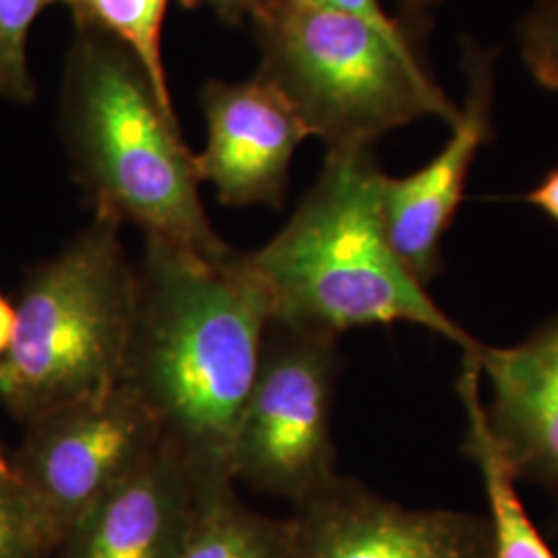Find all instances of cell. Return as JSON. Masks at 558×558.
Instances as JSON below:
<instances>
[{"label": "cell", "mask_w": 558, "mask_h": 558, "mask_svg": "<svg viewBox=\"0 0 558 558\" xmlns=\"http://www.w3.org/2000/svg\"><path fill=\"white\" fill-rule=\"evenodd\" d=\"M269 323L263 292L236 251L211 259L145 236L122 380L197 476L232 478V439Z\"/></svg>", "instance_id": "6da1fadb"}, {"label": "cell", "mask_w": 558, "mask_h": 558, "mask_svg": "<svg viewBox=\"0 0 558 558\" xmlns=\"http://www.w3.org/2000/svg\"><path fill=\"white\" fill-rule=\"evenodd\" d=\"M373 149L327 151L294 216L236 260L257 283L274 325L329 338L375 325H416L463 354L478 339L451 319L399 260L380 216Z\"/></svg>", "instance_id": "7a4b0ae2"}, {"label": "cell", "mask_w": 558, "mask_h": 558, "mask_svg": "<svg viewBox=\"0 0 558 558\" xmlns=\"http://www.w3.org/2000/svg\"><path fill=\"white\" fill-rule=\"evenodd\" d=\"M60 114L94 214L211 259L232 255L201 203L197 161L177 114L161 106L137 60L92 25H77Z\"/></svg>", "instance_id": "3957f363"}, {"label": "cell", "mask_w": 558, "mask_h": 558, "mask_svg": "<svg viewBox=\"0 0 558 558\" xmlns=\"http://www.w3.org/2000/svg\"><path fill=\"white\" fill-rule=\"evenodd\" d=\"M251 21L260 77L278 87L327 151L373 149L405 124L458 114L426 73L416 40L300 0H267Z\"/></svg>", "instance_id": "277c9868"}, {"label": "cell", "mask_w": 558, "mask_h": 558, "mask_svg": "<svg viewBox=\"0 0 558 558\" xmlns=\"http://www.w3.org/2000/svg\"><path fill=\"white\" fill-rule=\"evenodd\" d=\"M120 221L94 214L23 283L15 331L0 359V403L29 422L124 379L135 313V265Z\"/></svg>", "instance_id": "5b68a950"}, {"label": "cell", "mask_w": 558, "mask_h": 558, "mask_svg": "<svg viewBox=\"0 0 558 558\" xmlns=\"http://www.w3.org/2000/svg\"><path fill=\"white\" fill-rule=\"evenodd\" d=\"M338 341L269 323L232 439L234 482L296 507L338 476L331 426L341 373Z\"/></svg>", "instance_id": "8992f818"}, {"label": "cell", "mask_w": 558, "mask_h": 558, "mask_svg": "<svg viewBox=\"0 0 558 558\" xmlns=\"http://www.w3.org/2000/svg\"><path fill=\"white\" fill-rule=\"evenodd\" d=\"M13 463L52 553L69 530L161 442V426L124 380L29 420Z\"/></svg>", "instance_id": "52a82bcc"}, {"label": "cell", "mask_w": 558, "mask_h": 558, "mask_svg": "<svg viewBox=\"0 0 558 558\" xmlns=\"http://www.w3.org/2000/svg\"><path fill=\"white\" fill-rule=\"evenodd\" d=\"M281 558H493L488 515L410 509L338 474L288 518Z\"/></svg>", "instance_id": "ba28073f"}, {"label": "cell", "mask_w": 558, "mask_h": 558, "mask_svg": "<svg viewBox=\"0 0 558 558\" xmlns=\"http://www.w3.org/2000/svg\"><path fill=\"white\" fill-rule=\"evenodd\" d=\"M465 98L439 154L408 177H380V216L405 269L428 288L442 271V240L456 220L480 149L493 140L497 50L463 41Z\"/></svg>", "instance_id": "9c48e42d"}, {"label": "cell", "mask_w": 558, "mask_h": 558, "mask_svg": "<svg viewBox=\"0 0 558 558\" xmlns=\"http://www.w3.org/2000/svg\"><path fill=\"white\" fill-rule=\"evenodd\" d=\"M207 143L195 154L201 182L230 207L286 199L292 158L311 137L292 104L260 75L248 81H207L201 92Z\"/></svg>", "instance_id": "30bf717a"}, {"label": "cell", "mask_w": 558, "mask_h": 558, "mask_svg": "<svg viewBox=\"0 0 558 558\" xmlns=\"http://www.w3.org/2000/svg\"><path fill=\"white\" fill-rule=\"evenodd\" d=\"M476 360L482 416L499 458L513 478L558 502V313L513 345L480 343Z\"/></svg>", "instance_id": "8fae6325"}, {"label": "cell", "mask_w": 558, "mask_h": 558, "mask_svg": "<svg viewBox=\"0 0 558 558\" xmlns=\"http://www.w3.org/2000/svg\"><path fill=\"white\" fill-rule=\"evenodd\" d=\"M199 476L166 440L69 530L50 558H177Z\"/></svg>", "instance_id": "7c38bea8"}, {"label": "cell", "mask_w": 558, "mask_h": 558, "mask_svg": "<svg viewBox=\"0 0 558 558\" xmlns=\"http://www.w3.org/2000/svg\"><path fill=\"white\" fill-rule=\"evenodd\" d=\"M459 399L468 418L463 451L478 468L488 500L493 558H558L521 502L518 480L499 458L482 416V375L474 354H463Z\"/></svg>", "instance_id": "4fadbf2b"}, {"label": "cell", "mask_w": 558, "mask_h": 558, "mask_svg": "<svg viewBox=\"0 0 558 558\" xmlns=\"http://www.w3.org/2000/svg\"><path fill=\"white\" fill-rule=\"evenodd\" d=\"M286 542L288 519L246 507L228 476H199L195 511L177 558H281Z\"/></svg>", "instance_id": "5bb4252c"}, {"label": "cell", "mask_w": 558, "mask_h": 558, "mask_svg": "<svg viewBox=\"0 0 558 558\" xmlns=\"http://www.w3.org/2000/svg\"><path fill=\"white\" fill-rule=\"evenodd\" d=\"M168 0H77L71 9L77 25H92L119 41L137 60L161 106L177 114L161 57V27Z\"/></svg>", "instance_id": "9a60e30c"}, {"label": "cell", "mask_w": 558, "mask_h": 558, "mask_svg": "<svg viewBox=\"0 0 558 558\" xmlns=\"http://www.w3.org/2000/svg\"><path fill=\"white\" fill-rule=\"evenodd\" d=\"M60 0H0V96L29 104L36 96L29 73L27 40L41 11Z\"/></svg>", "instance_id": "2e32d148"}, {"label": "cell", "mask_w": 558, "mask_h": 558, "mask_svg": "<svg viewBox=\"0 0 558 558\" xmlns=\"http://www.w3.org/2000/svg\"><path fill=\"white\" fill-rule=\"evenodd\" d=\"M0 558H50L13 463L0 453Z\"/></svg>", "instance_id": "e0dca14e"}, {"label": "cell", "mask_w": 558, "mask_h": 558, "mask_svg": "<svg viewBox=\"0 0 558 558\" xmlns=\"http://www.w3.org/2000/svg\"><path fill=\"white\" fill-rule=\"evenodd\" d=\"M519 50L534 81L558 92V0H538L519 25Z\"/></svg>", "instance_id": "ac0fdd59"}, {"label": "cell", "mask_w": 558, "mask_h": 558, "mask_svg": "<svg viewBox=\"0 0 558 558\" xmlns=\"http://www.w3.org/2000/svg\"><path fill=\"white\" fill-rule=\"evenodd\" d=\"M319 9H329V11H338L345 13L352 17L366 21L371 25H375L383 34L398 38V40H414L412 27L403 25L401 21L393 20L387 15V11L380 7L379 0H300Z\"/></svg>", "instance_id": "d6986e66"}, {"label": "cell", "mask_w": 558, "mask_h": 558, "mask_svg": "<svg viewBox=\"0 0 558 558\" xmlns=\"http://www.w3.org/2000/svg\"><path fill=\"white\" fill-rule=\"evenodd\" d=\"M184 7H209L216 15L228 23H240L244 20H253L260 9L267 4V0H180Z\"/></svg>", "instance_id": "ffe728a7"}, {"label": "cell", "mask_w": 558, "mask_h": 558, "mask_svg": "<svg viewBox=\"0 0 558 558\" xmlns=\"http://www.w3.org/2000/svg\"><path fill=\"white\" fill-rule=\"evenodd\" d=\"M523 199L539 209L548 220L558 223V166L546 172L544 179L532 191H527Z\"/></svg>", "instance_id": "44dd1931"}, {"label": "cell", "mask_w": 558, "mask_h": 558, "mask_svg": "<svg viewBox=\"0 0 558 558\" xmlns=\"http://www.w3.org/2000/svg\"><path fill=\"white\" fill-rule=\"evenodd\" d=\"M15 331V306L0 296V359L4 356Z\"/></svg>", "instance_id": "7402d4cb"}, {"label": "cell", "mask_w": 558, "mask_h": 558, "mask_svg": "<svg viewBox=\"0 0 558 558\" xmlns=\"http://www.w3.org/2000/svg\"><path fill=\"white\" fill-rule=\"evenodd\" d=\"M408 9H412V11H422V9H426V7H430V4H435V2H439V0H401Z\"/></svg>", "instance_id": "603a6c76"}, {"label": "cell", "mask_w": 558, "mask_h": 558, "mask_svg": "<svg viewBox=\"0 0 558 558\" xmlns=\"http://www.w3.org/2000/svg\"><path fill=\"white\" fill-rule=\"evenodd\" d=\"M60 2H66V4H69V7H71V9H73V7H75V4H77V0H60Z\"/></svg>", "instance_id": "cb8c5ba5"}]
</instances>
